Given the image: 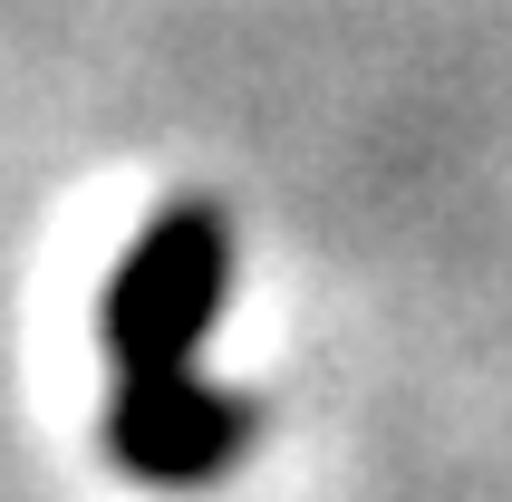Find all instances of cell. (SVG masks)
Instances as JSON below:
<instances>
[{"label": "cell", "mask_w": 512, "mask_h": 502, "mask_svg": "<svg viewBox=\"0 0 512 502\" xmlns=\"http://www.w3.org/2000/svg\"><path fill=\"white\" fill-rule=\"evenodd\" d=\"M232 300V223L203 194L165 203L136 242L116 251L107 300H97V358L116 387L203 377V338Z\"/></svg>", "instance_id": "cell-1"}, {"label": "cell", "mask_w": 512, "mask_h": 502, "mask_svg": "<svg viewBox=\"0 0 512 502\" xmlns=\"http://www.w3.org/2000/svg\"><path fill=\"white\" fill-rule=\"evenodd\" d=\"M97 435H107L116 474L155 483V493H194V483H223L252 454L261 416H252V396L213 387V377H155V387H107Z\"/></svg>", "instance_id": "cell-2"}]
</instances>
